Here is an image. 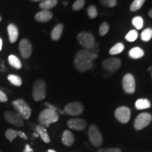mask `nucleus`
<instances>
[{
	"label": "nucleus",
	"mask_w": 152,
	"mask_h": 152,
	"mask_svg": "<svg viewBox=\"0 0 152 152\" xmlns=\"http://www.w3.org/2000/svg\"><path fill=\"white\" fill-rule=\"evenodd\" d=\"M89 139L91 144L95 147H99L103 143V137L100 131L95 125H91L88 131Z\"/></svg>",
	"instance_id": "obj_6"
},
{
	"label": "nucleus",
	"mask_w": 152,
	"mask_h": 152,
	"mask_svg": "<svg viewBox=\"0 0 152 152\" xmlns=\"http://www.w3.org/2000/svg\"><path fill=\"white\" fill-rule=\"evenodd\" d=\"M109 26L107 23L104 22L103 23L101 24L100 28H99V35L101 36L105 35L106 33L109 32Z\"/></svg>",
	"instance_id": "obj_34"
},
{
	"label": "nucleus",
	"mask_w": 152,
	"mask_h": 152,
	"mask_svg": "<svg viewBox=\"0 0 152 152\" xmlns=\"http://www.w3.org/2000/svg\"><path fill=\"white\" fill-rule=\"evenodd\" d=\"M135 107L138 110L147 109L151 107V103L147 99H140L136 101Z\"/></svg>",
	"instance_id": "obj_21"
},
{
	"label": "nucleus",
	"mask_w": 152,
	"mask_h": 152,
	"mask_svg": "<svg viewBox=\"0 0 152 152\" xmlns=\"http://www.w3.org/2000/svg\"><path fill=\"white\" fill-rule=\"evenodd\" d=\"M123 90L128 94H133L135 91V80L132 74H126L123 78Z\"/></svg>",
	"instance_id": "obj_9"
},
{
	"label": "nucleus",
	"mask_w": 152,
	"mask_h": 152,
	"mask_svg": "<svg viewBox=\"0 0 152 152\" xmlns=\"http://www.w3.org/2000/svg\"><path fill=\"white\" fill-rule=\"evenodd\" d=\"M48 152H56V151H54V150H53V149H49Z\"/></svg>",
	"instance_id": "obj_41"
},
{
	"label": "nucleus",
	"mask_w": 152,
	"mask_h": 152,
	"mask_svg": "<svg viewBox=\"0 0 152 152\" xmlns=\"http://www.w3.org/2000/svg\"><path fill=\"white\" fill-rule=\"evenodd\" d=\"M132 25L137 30L142 29L144 26L143 18L140 16H136L132 19Z\"/></svg>",
	"instance_id": "obj_28"
},
{
	"label": "nucleus",
	"mask_w": 152,
	"mask_h": 152,
	"mask_svg": "<svg viewBox=\"0 0 152 152\" xmlns=\"http://www.w3.org/2000/svg\"><path fill=\"white\" fill-rule=\"evenodd\" d=\"M1 49H2V39L0 38V52H1Z\"/></svg>",
	"instance_id": "obj_39"
},
{
	"label": "nucleus",
	"mask_w": 152,
	"mask_h": 152,
	"mask_svg": "<svg viewBox=\"0 0 152 152\" xmlns=\"http://www.w3.org/2000/svg\"><path fill=\"white\" fill-rule=\"evenodd\" d=\"M63 30H64V26L62 24H58L55 26L51 34V37L53 40H58L60 39L62 35Z\"/></svg>",
	"instance_id": "obj_20"
},
{
	"label": "nucleus",
	"mask_w": 152,
	"mask_h": 152,
	"mask_svg": "<svg viewBox=\"0 0 152 152\" xmlns=\"http://www.w3.org/2000/svg\"><path fill=\"white\" fill-rule=\"evenodd\" d=\"M144 52L140 47H134L129 52V56L133 59H137L144 56Z\"/></svg>",
	"instance_id": "obj_22"
},
{
	"label": "nucleus",
	"mask_w": 152,
	"mask_h": 152,
	"mask_svg": "<svg viewBox=\"0 0 152 152\" xmlns=\"http://www.w3.org/2000/svg\"><path fill=\"white\" fill-rule=\"evenodd\" d=\"M63 4H64V6L68 5V2H67V1H64V2H63Z\"/></svg>",
	"instance_id": "obj_42"
},
{
	"label": "nucleus",
	"mask_w": 152,
	"mask_h": 152,
	"mask_svg": "<svg viewBox=\"0 0 152 152\" xmlns=\"http://www.w3.org/2000/svg\"><path fill=\"white\" fill-rule=\"evenodd\" d=\"M19 51L24 58H28L32 54V45L28 39H23L19 44Z\"/></svg>",
	"instance_id": "obj_14"
},
{
	"label": "nucleus",
	"mask_w": 152,
	"mask_h": 152,
	"mask_svg": "<svg viewBox=\"0 0 152 152\" xmlns=\"http://www.w3.org/2000/svg\"><path fill=\"white\" fill-rule=\"evenodd\" d=\"M146 0H134L130 5V11H137L140 9L143 6L144 3L145 2Z\"/></svg>",
	"instance_id": "obj_26"
},
{
	"label": "nucleus",
	"mask_w": 152,
	"mask_h": 152,
	"mask_svg": "<svg viewBox=\"0 0 152 152\" xmlns=\"http://www.w3.org/2000/svg\"><path fill=\"white\" fill-rule=\"evenodd\" d=\"M7 30H8L9 40L11 43L16 42L18 37V28L14 24H9Z\"/></svg>",
	"instance_id": "obj_18"
},
{
	"label": "nucleus",
	"mask_w": 152,
	"mask_h": 152,
	"mask_svg": "<svg viewBox=\"0 0 152 152\" xmlns=\"http://www.w3.org/2000/svg\"><path fill=\"white\" fill-rule=\"evenodd\" d=\"M152 120L151 115L149 113H142L137 116L134 121V128L137 130L144 129L150 124Z\"/></svg>",
	"instance_id": "obj_7"
},
{
	"label": "nucleus",
	"mask_w": 152,
	"mask_h": 152,
	"mask_svg": "<svg viewBox=\"0 0 152 152\" xmlns=\"http://www.w3.org/2000/svg\"><path fill=\"white\" fill-rule=\"evenodd\" d=\"M46 96V84L42 80H38L34 83L33 97L36 102L43 100Z\"/></svg>",
	"instance_id": "obj_5"
},
{
	"label": "nucleus",
	"mask_w": 152,
	"mask_h": 152,
	"mask_svg": "<svg viewBox=\"0 0 152 152\" xmlns=\"http://www.w3.org/2000/svg\"><path fill=\"white\" fill-rule=\"evenodd\" d=\"M45 106H47V107L49 108V109H52V110H54V111H56V112H59V113H60L61 114H64V113H65V112H64V111H61L60 109H57V108H56V107H55L54 106L51 105L50 104H49V103H45Z\"/></svg>",
	"instance_id": "obj_37"
},
{
	"label": "nucleus",
	"mask_w": 152,
	"mask_h": 152,
	"mask_svg": "<svg viewBox=\"0 0 152 152\" xmlns=\"http://www.w3.org/2000/svg\"><path fill=\"white\" fill-rule=\"evenodd\" d=\"M125 48L124 45L121 42L117 43L116 45H115L112 48L110 49V54L111 55H116L120 53H121L123 51V49Z\"/></svg>",
	"instance_id": "obj_25"
},
{
	"label": "nucleus",
	"mask_w": 152,
	"mask_h": 152,
	"mask_svg": "<svg viewBox=\"0 0 152 152\" xmlns=\"http://www.w3.org/2000/svg\"><path fill=\"white\" fill-rule=\"evenodd\" d=\"M35 130L38 135L40 137L44 142H45V143H49L50 142V138H49L48 132H47L45 127H44L42 125H37L35 128Z\"/></svg>",
	"instance_id": "obj_19"
},
{
	"label": "nucleus",
	"mask_w": 152,
	"mask_h": 152,
	"mask_svg": "<svg viewBox=\"0 0 152 152\" xmlns=\"http://www.w3.org/2000/svg\"><path fill=\"white\" fill-rule=\"evenodd\" d=\"M17 136H19L20 138L23 140H27L28 137L26 134V133L20 130H15L13 129H8L5 132V137L9 142H13V140Z\"/></svg>",
	"instance_id": "obj_15"
},
{
	"label": "nucleus",
	"mask_w": 152,
	"mask_h": 152,
	"mask_svg": "<svg viewBox=\"0 0 152 152\" xmlns=\"http://www.w3.org/2000/svg\"><path fill=\"white\" fill-rule=\"evenodd\" d=\"M1 16H0V22H1Z\"/></svg>",
	"instance_id": "obj_44"
},
{
	"label": "nucleus",
	"mask_w": 152,
	"mask_h": 152,
	"mask_svg": "<svg viewBox=\"0 0 152 152\" xmlns=\"http://www.w3.org/2000/svg\"><path fill=\"white\" fill-rule=\"evenodd\" d=\"M53 17V14L49 10H42L38 12L35 16V19L38 22H48Z\"/></svg>",
	"instance_id": "obj_16"
},
{
	"label": "nucleus",
	"mask_w": 152,
	"mask_h": 152,
	"mask_svg": "<svg viewBox=\"0 0 152 152\" xmlns=\"http://www.w3.org/2000/svg\"><path fill=\"white\" fill-rule=\"evenodd\" d=\"M9 64L16 69H20L22 68V64L20 61L19 60L18 57L14 55H10L8 58Z\"/></svg>",
	"instance_id": "obj_24"
},
{
	"label": "nucleus",
	"mask_w": 152,
	"mask_h": 152,
	"mask_svg": "<svg viewBox=\"0 0 152 152\" xmlns=\"http://www.w3.org/2000/svg\"><path fill=\"white\" fill-rule=\"evenodd\" d=\"M100 3L106 7L113 8L117 4V0H100Z\"/></svg>",
	"instance_id": "obj_32"
},
{
	"label": "nucleus",
	"mask_w": 152,
	"mask_h": 152,
	"mask_svg": "<svg viewBox=\"0 0 152 152\" xmlns=\"http://www.w3.org/2000/svg\"><path fill=\"white\" fill-rule=\"evenodd\" d=\"M149 16L152 18V9H150V11H149Z\"/></svg>",
	"instance_id": "obj_40"
},
{
	"label": "nucleus",
	"mask_w": 152,
	"mask_h": 152,
	"mask_svg": "<svg viewBox=\"0 0 152 152\" xmlns=\"http://www.w3.org/2000/svg\"><path fill=\"white\" fill-rule=\"evenodd\" d=\"M87 14H88V16L91 18H95L96 16H97L98 12L97 9H96V7L94 5L90 6L87 9Z\"/></svg>",
	"instance_id": "obj_31"
},
{
	"label": "nucleus",
	"mask_w": 152,
	"mask_h": 152,
	"mask_svg": "<svg viewBox=\"0 0 152 152\" xmlns=\"http://www.w3.org/2000/svg\"><path fill=\"white\" fill-rule=\"evenodd\" d=\"M138 37V33L136 30H130L129 33L127 34L125 36V39H127L128 42H134L137 39V38Z\"/></svg>",
	"instance_id": "obj_30"
},
{
	"label": "nucleus",
	"mask_w": 152,
	"mask_h": 152,
	"mask_svg": "<svg viewBox=\"0 0 152 152\" xmlns=\"http://www.w3.org/2000/svg\"><path fill=\"white\" fill-rule=\"evenodd\" d=\"M85 0H76L73 4V9L74 11L80 10L85 6Z\"/></svg>",
	"instance_id": "obj_33"
},
{
	"label": "nucleus",
	"mask_w": 152,
	"mask_h": 152,
	"mask_svg": "<svg viewBox=\"0 0 152 152\" xmlns=\"http://www.w3.org/2000/svg\"><path fill=\"white\" fill-rule=\"evenodd\" d=\"M84 107L80 102H75L68 104L64 108V112L71 115H79L83 113Z\"/></svg>",
	"instance_id": "obj_10"
},
{
	"label": "nucleus",
	"mask_w": 152,
	"mask_h": 152,
	"mask_svg": "<svg viewBox=\"0 0 152 152\" xmlns=\"http://www.w3.org/2000/svg\"><path fill=\"white\" fill-rule=\"evenodd\" d=\"M8 100L7 94L3 92L2 90H0V102H7Z\"/></svg>",
	"instance_id": "obj_36"
},
{
	"label": "nucleus",
	"mask_w": 152,
	"mask_h": 152,
	"mask_svg": "<svg viewBox=\"0 0 152 152\" xmlns=\"http://www.w3.org/2000/svg\"><path fill=\"white\" fill-rule=\"evenodd\" d=\"M77 40L80 45L85 49L92 50L95 47V39L94 35L88 32H83L77 35Z\"/></svg>",
	"instance_id": "obj_4"
},
{
	"label": "nucleus",
	"mask_w": 152,
	"mask_h": 152,
	"mask_svg": "<svg viewBox=\"0 0 152 152\" xmlns=\"http://www.w3.org/2000/svg\"><path fill=\"white\" fill-rule=\"evenodd\" d=\"M8 80L11 84L15 86H20L22 85V80L20 77L16 75H9L8 76Z\"/></svg>",
	"instance_id": "obj_27"
},
{
	"label": "nucleus",
	"mask_w": 152,
	"mask_h": 152,
	"mask_svg": "<svg viewBox=\"0 0 152 152\" xmlns=\"http://www.w3.org/2000/svg\"><path fill=\"white\" fill-rule=\"evenodd\" d=\"M75 142L73 134L71 131L65 130L62 134V143L67 147H71Z\"/></svg>",
	"instance_id": "obj_17"
},
{
	"label": "nucleus",
	"mask_w": 152,
	"mask_h": 152,
	"mask_svg": "<svg viewBox=\"0 0 152 152\" xmlns=\"http://www.w3.org/2000/svg\"><path fill=\"white\" fill-rule=\"evenodd\" d=\"M4 118L8 123L18 128L23 127L24 125L23 119L16 112L6 111L4 113Z\"/></svg>",
	"instance_id": "obj_8"
},
{
	"label": "nucleus",
	"mask_w": 152,
	"mask_h": 152,
	"mask_svg": "<svg viewBox=\"0 0 152 152\" xmlns=\"http://www.w3.org/2000/svg\"><path fill=\"white\" fill-rule=\"evenodd\" d=\"M130 109L126 106H121L115 111V116L122 123H127L130 118Z\"/></svg>",
	"instance_id": "obj_11"
},
{
	"label": "nucleus",
	"mask_w": 152,
	"mask_h": 152,
	"mask_svg": "<svg viewBox=\"0 0 152 152\" xmlns=\"http://www.w3.org/2000/svg\"><path fill=\"white\" fill-rule=\"evenodd\" d=\"M67 125L68 128L74 130L81 131L86 128L87 122L81 118H72L67 121Z\"/></svg>",
	"instance_id": "obj_13"
},
{
	"label": "nucleus",
	"mask_w": 152,
	"mask_h": 152,
	"mask_svg": "<svg viewBox=\"0 0 152 152\" xmlns=\"http://www.w3.org/2000/svg\"><path fill=\"white\" fill-rule=\"evenodd\" d=\"M23 152H33V150L31 149V147H30L28 144L26 146V148H25Z\"/></svg>",
	"instance_id": "obj_38"
},
{
	"label": "nucleus",
	"mask_w": 152,
	"mask_h": 152,
	"mask_svg": "<svg viewBox=\"0 0 152 152\" xmlns=\"http://www.w3.org/2000/svg\"><path fill=\"white\" fill-rule=\"evenodd\" d=\"M58 3L57 0H44L39 4V7L43 10H49L54 8Z\"/></svg>",
	"instance_id": "obj_23"
},
{
	"label": "nucleus",
	"mask_w": 152,
	"mask_h": 152,
	"mask_svg": "<svg viewBox=\"0 0 152 152\" xmlns=\"http://www.w3.org/2000/svg\"><path fill=\"white\" fill-rule=\"evenodd\" d=\"M96 152H122L119 148H102Z\"/></svg>",
	"instance_id": "obj_35"
},
{
	"label": "nucleus",
	"mask_w": 152,
	"mask_h": 152,
	"mask_svg": "<svg viewBox=\"0 0 152 152\" xmlns=\"http://www.w3.org/2000/svg\"><path fill=\"white\" fill-rule=\"evenodd\" d=\"M121 61L118 58H106L102 63V66L106 71L109 72H115L121 67Z\"/></svg>",
	"instance_id": "obj_12"
},
{
	"label": "nucleus",
	"mask_w": 152,
	"mask_h": 152,
	"mask_svg": "<svg viewBox=\"0 0 152 152\" xmlns=\"http://www.w3.org/2000/svg\"><path fill=\"white\" fill-rule=\"evenodd\" d=\"M13 106L23 119L28 120L31 115V109L23 99H17L13 102Z\"/></svg>",
	"instance_id": "obj_3"
},
{
	"label": "nucleus",
	"mask_w": 152,
	"mask_h": 152,
	"mask_svg": "<svg viewBox=\"0 0 152 152\" xmlns=\"http://www.w3.org/2000/svg\"><path fill=\"white\" fill-rule=\"evenodd\" d=\"M32 1H42L44 0H32Z\"/></svg>",
	"instance_id": "obj_43"
},
{
	"label": "nucleus",
	"mask_w": 152,
	"mask_h": 152,
	"mask_svg": "<svg viewBox=\"0 0 152 152\" xmlns=\"http://www.w3.org/2000/svg\"><path fill=\"white\" fill-rule=\"evenodd\" d=\"M152 37V29L151 28H147L142 32L141 34L142 39L144 42H148Z\"/></svg>",
	"instance_id": "obj_29"
},
{
	"label": "nucleus",
	"mask_w": 152,
	"mask_h": 152,
	"mask_svg": "<svg viewBox=\"0 0 152 152\" xmlns=\"http://www.w3.org/2000/svg\"><path fill=\"white\" fill-rule=\"evenodd\" d=\"M59 119L58 112L51 109H47L43 110L39 113L38 121H39L40 125H43L44 127H49L52 123H56Z\"/></svg>",
	"instance_id": "obj_2"
},
{
	"label": "nucleus",
	"mask_w": 152,
	"mask_h": 152,
	"mask_svg": "<svg viewBox=\"0 0 152 152\" xmlns=\"http://www.w3.org/2000/svg\"><path fill=\"white\" fill-rule=\"evenodd\" d=\"M96 53L89 49H82L74 57V65L80 72H86L92 67L93 61L97 58Z\"/></svg>",
	"instance_id": "obj_1"
}]
</instances>
